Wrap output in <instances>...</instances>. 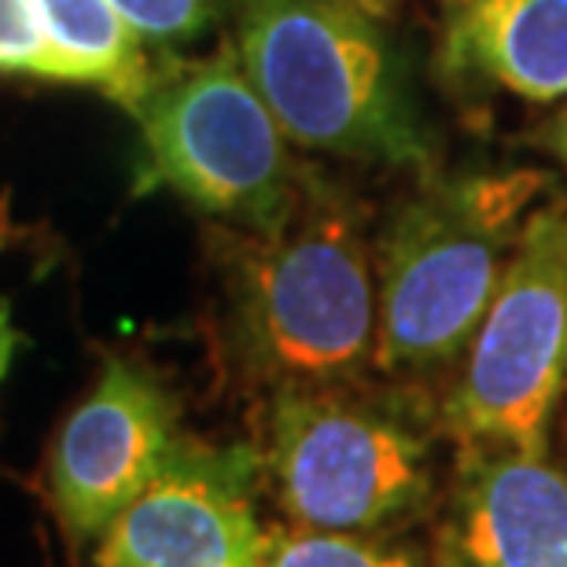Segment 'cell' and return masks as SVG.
Segmentation results:
<instances>
[{
    "instance_id": "obj_7",
    "label": "cell",
    "mask_w": 567,
    "mask_h": 567,
    "mask_svg": "<svg viewBox=\"0 0 567 567\" xmlns=\"http://www.w3.org/2000/svg\"><path fill=\"white\" fill-rule=\"evenodd\" d=\"M185 439L181 402L166 380L141 358L107 354L52 435L41 468L44 505L66 549L93 560L115 519L174 461Z\"/></svg>"
},
{
    "instance_id": "obj_4",
    "label": "cell",
    "mask_w": 567,
    "mask_h": 567,
    "mask_svg": "<svg viewBox=\"0 0 567 567\" xmlns=\"http://www.w3.org/2000/svg\"><path fill=\"white\" fill-rule=\"evenodd\" d=\"M236 55L288 144L354 163H427L399 55L350 0H247Z\"/></svg>"
},
{
    "instance_id": "obj_12",
    "label": "cell",
    "mask_w": 567,
    "mask_h": 567,
    "mask_svg": "<svg viewBox=\"0 0 567 567\" xmlns=\"http://www.w3.org/2000/svg\"><path fill=\"white\" fill-rule=\"evenodd\" d=\"M262 567H431V553L405 535H336L269 519Z\"/></svg>"
},
{
    "instance_id": "obj_3",
    "label": "cell",
    "mask_w": 567,
    "mask_h": 567,
    "mask_svg": "<svg viewBox=\"0 0 567 567\" xmlns=\"http://www.w3.org/2000/svg\"><path fill=\"white\" fill-rule=\"evenodd\" d=\"M530 169L431 181L394 210L377 251V372L435 380L480 332L535 214Z\"/></svg>"
},
{
    "instance_id": "obj_13",
    "label": "cell",
    "mask_w": 567,
    "mask_h": 567,
    "mask_svg": "<svg viewBox=\"0 0 567 567\" xmlns=\"http://www.w3.org/2000/svg\"><path fill=\"white\" fill-rule=\"evenodd\" d=\"M0 71L63 82V66L44 38L33 0H0Z\"/></svg>"
},
{
    "instance_id": "obj_11",
    "label": "cell",
    "mask_w": 567,
    "mask_h": 567,
    "mask_svg": "<svg viewBox=\"0 0 567 567\" xmlns=\"http://www.w3.org/2000/svg\"><path fill=\"white\" fill-rule=\"evenodd\" d=\"M33 8L63 66V82L96 85L126 111L144 104L155 85L152 63L144 55V41L111 0H33Z\"/></svg>"
},
{
    "instance_id": "obj_10",
    "label": "cell",
    "mask_w": 567,
    "mask_h": 567,
    "mask_svg": "<svg viewBox=\"0 0 567 567\" xmlns=\"http://www.w3.org/2000/svg\"><path fill=\"white\" fill-rule=\"evenodd\" d=\"M446 60L535 104L567 96V0H446Z\"/></svg>"
},
{
    "instance_id": "obj_5",
    "label": "cell",
    "mask_w": 567,
    "mask_h": 567,
    "mask_svg": "<svg viewBox=\"0 0 567 567\" xmlns=\"http://www.w3.org/2000/svg\"><path fill=\"white\" fill-rule=\"evenodd\" d=\"M133 115L141 188L174 192L233 233H274L299 207L306 174L233 49L155 82Z\"/></svg>"
},
{
    "instance_id": "obj_16",
    "label": "cell",
    "mask_w": 567,
    "mask_h": 567,
    "mask_svg": "<svg viewBox=\"0 0 567 567\" xmlns=\"http://www.w3.org/2000/svg\"><path fill=\"white\" fill-rule=\"evenodd\" d=\"M549 147L557 152V158L567 166V111L557 118V126H553V133H549Z\"/></svg>"
},
{
    "instance_id": "obj_2",
    "label": "cell",
    "mask_w": 567,
    "mask_h": 567,
    "mask_svg": "<svg viewBox=\"0 0 567 567\" xmlns=\"http://www.w3.org/2000/svg\"><path fill=\"white\" fill-rule=\"evenodd\" d=\"M439 416L405 391L369 383L266 394L258 416L262 491L277 519L336 535H405L442 497Z\"/></svg>"
},
{
    "instance_id": "obj_1",
    "label": "cell",
    "mask_w": 567,
    "mask_h": 567,
    "mask_svg": "<svg viewBox=\"0 0 567 567\" xmlns=\"http://www.w3.org/2000/svg\"><path fill=\"white\" fill-rule=\"evenodd\" d=\"M225 266L236 361L266 394L369 380L377 251L354 199L306 174L291 218L274 233H233Z\"/></svg>"
},
{
    "instance_id": "obj_8",
    "label": "cell",
    "mask_w": 567,
    "mask_h": 567,
    "mask_svg": "<svg viewBox=\"0 0 567 567\" xmlns=\"http://www.w3.org/2000/svg\"><path fill=\"white\" fill-rule=\"evenodd\" d=\"M262 461L255 442L188 435L115 519L93 567H262Z\"/></svg>"
},
{
    "instance_id": "obj_17",
    "label": "cell",
    "mask_w": 567,
    "mask_h": 567,
    "mask_svg": "<svg viewBox=\"0 0 567 567\" xmlns=\"http://www.w3.org/2000/svg\"><path fill=\"white\" fill-rule=\"evenodd\" d=\"M350 4H358L365 16H388V11L399 8V0H350Z\"/></svg>"
},
{
    "instance_id": "obj_14",
    "label": "cell",
    "mask_w": 567,
    "mask_h": 567,
    "mask_svg": "<svg viewBox=\"0 0 567 567\" xmlns=\"http://www.w3.org/2000/svg\"><path fill=\"white\" fill-rule=\"evenodd\" d=\"M126 27L147 44H181L207 30L218 0H111Z\"/></svg>"
},
{
    "instance_id": "obj_6",
    "label": "cell",
    "mask_w": 567,
    "mask_h": 567,
    "mask_svg": "<svg viewBox=\"0 0 567 567\" xmlns=\"http://www.w3.org/2000/svg\"><path fill=\"white\" fill-rule=\"evenodd\" d=\"M567 391V203L527 218L516 255L439 405L453 446L549 450Z\"/></svg>"
},
{
    "instance_id": "obj_9",
    "label": "cell",
    "mask_w": 567,
    "mask_h": 567,
    "mask_svg": "<svg viewBox=\"0 0 567 567\" xmlns=\"http://www.w3.org/2000/svg\"><path fill=\"white\" fill-rule=\"evenodd\" d=\"M431 567H567V468L549 450L457 446Z\"/></svg>"
},
{
    "instance_id": "obj_15",
    "label": "cell",
    "mask_w": 567,
    "mask_h": 567,
    "mask_svg": "<svg viewBox=\"0 0 567 567\" xmlns=\"http://www.w3.org/2000/svg\"><path fill=\"white\" fill-rule=\"evenodd\" d=\"M22 236V229L16 221H11V207H8V196H0V258L11 244H16ZM27 343V336L19 332L16 317H11V299L4 291H0V388H4L8 372H11V361H16L19 347Z\"/></svg>"
}]
</instances>
